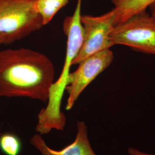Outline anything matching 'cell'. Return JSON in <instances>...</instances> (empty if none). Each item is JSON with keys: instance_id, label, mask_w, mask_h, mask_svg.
<instances>
[{"instance_id": "1", "label": "cell", "mask_w": 155, "mask_h": 155, "mask_svg": "<svg viewBox=\"0 0 155 155\" xmlns=\"http://www.w3.org/2000/svg\"><path fill=\"white\" fill-rule=\"evenodd\" d=\"M54 78V66L45 54L24 48L0 51V97L46 102Z\"/></svg>"}, {"instance_id": "2", "label": "cell", "mask_w": 155, "mask_h": 155, "mask_svg": "<svg viewBox=\"0 0 155 155\" xmlns=\"http://www.w3.org/2000/svg\"><path fill=\"white\" fill-rule=\"evenodd\" d=\"M36 0H0V36L10 45L39 30L43 25L36 11Z\"/></svg>"}, {"instance_id": "3", "label": "cell", "mask_w": 155, "mask_h": 155, "mask_svg": "<svg viewBox=\"0 0 155 155\" xmlns=\"http://www.w3.org/2000/svg\"><path fill=\"white\" fill-rule=\"evenodd\" d=\"M110 40L113 45H124L155 55V19L146 11L136 14L115 25Z\"/></svg>"}, {"instance_id": "4", "label": "cell", "mask_w": 155, "mask_h": 155, "mask_svg": "<svg viewBox=\"0 0 155 155\" xmlns=\"http://www.w3.org/2000/svg\"><path fill=\"white\" fill-rule=\"evenodd\" d=\"M82 1L78 0L73 15L67 17L63 24V31L67 37L66 55L61 74L50 89L47 106L54 109H61L70 68L83 45V27L81 21Z\"/></svg>"}, {"instance_id": "5", "label": "cell", "mask_w": 155, "mask_h": 155, "mask_svg": "<svg viewBox=\"0 0 155 155\" xmlns=\"http://www.w3.org/2000/svg\"><path fill=\"white\" fill-rule=\"evenodd\" d=\"M81 21L83 27V45L72 65L78 64L90 56L113 46L110 40L115 25L113 9L98 16L82 15Z\"/></svg>"}, {"instance_id": "6", "label": "cell", "mask_w": 155, "mask_h": 155, "mask_svg": "<svg viewBox=\"0 0 155 155\" xmlns=\"http://www.w3.org/2000/svg\"><path fill=\"white\" fill-rule=\"evenodd\" d=\"M114 54L110 49L90 56L78 64L77 69L70 72L65 90L68 94L66 109H71L79 95L90 83L111 64Z\"/></svg>"}, {"instance_id": "7", "label": "cell", "mask_w": 155, "mask_h": 155, "mask_svg": "<svg viewBox=\"0 0 155 155\" xmlns=\"http://www.w3.org/2000/svg\"><path fill=\"white\" fill-rule=\"evenodd\" d=\"M30 143L42 155H97L90 143L87 127L83 121H78L77 134L75 140L62 150L51 149L41 136L37 134L31 139Z\"/></svg>"}, {"instance_id": "8", "label": "cell", "mask_w": 155, "mask_h": 155, "mask_svg": "<svg viewBox=\"0 0 155 155\" xmlns=\"http://www.w3.org/2000/svg\"><path fill=\"white\" fill-rule=\"evenodd\" d=\"M114 5L115 25L126 21L134 15L145 11L155 0H111Z\"/></svg>"}, {"instance_id": "9", "label": "cell", "mask_w": 155, "mask_h": 155, "mask_svg": "<svg viewBox=\"0 0 155 155\" xmlns=\"http://www.w3.org/2000/svg\"><path fill=\"white\" fill-rule=\"evenodd\" d=\"M68 2L69 0H36L34 7L41 17L43 25H45Z\"/></svg>"}, {"instance_id": "10", "label": "cell", "mask_w": 155, "mask_h": 155, "mask_svg": "<svg viewBox=\"0 0 155 155\" xmlns=\"http://www.w3.org/2000/svg\"><path fill=\"white\" fill-rule=\"evenodd\" d=\"M21 139L16 134L6 132L0 134V150L5 155H19L22 150Z\"/></svg>"}, {"instance_id": "11", "label": "cell", "mask_w": 155, "mask_h": 155, "mask_svg": "<svg viewBox=\"0 0 155 155\" xmlns=\"http://www.w3.org/2000/svg\"><path fill=\"white\" fill-rule=\"evenodd\" d=\"M127 152H128V153L129 155H155L145 153L143 152L140 151L139 150H137L136 148H129L127 150Z\"/></svg>"}, {"instance_id": "12", "label": "cell", "mask_w": 155, "mask_h": 155, "mask_svg": "<svg viewBox=\"0 0 155 155\" xmlns=\"http://www.w3.org/2000/svg\"><path fill=\"white\" fill-rule=\"evenodd\" d=\"M148 8L150 9V14L155 19V2L152 4Z\"/></svg>"}, {"instance_id": "13", "label": "cell", "mask_w": 155, "mask_h": 155, "mask_svg": "<svg viewBox=\"0 0 155 155\" xmlns=\"http://www.w3.org/2000/svg\"><path fill=\"white\" fill-rule=\"evenodd\" d=\"M3 41H4V40L2 37L0 36V45H3Z\"/></svg>"}]
</instances>
